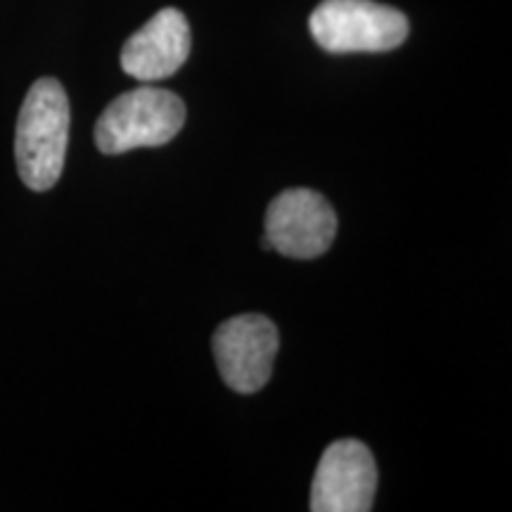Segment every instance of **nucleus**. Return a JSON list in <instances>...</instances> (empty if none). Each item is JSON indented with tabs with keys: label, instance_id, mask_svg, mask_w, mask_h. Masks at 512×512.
I'll return each mask as SVG.
<instances>
[{
	"label": "nucleus",
	"instance_id": "nucleus-4",
	"mask_svg": "<svg viewBox=\"0 0 512 512\" xmlns=\"http://www.w3.org/2000/svg\"><path fill=\"white\" fill-rule=\"evenodd\" d=\"M335 235V209L316 190H285L268 204L264 249L290 259H316L328 252Z\"/></svg>",
	"mask_w": 512,
	"mask_h": 512
},
{
	"label": "nucleus",
	"instance_id": "nucleus-2",
	"mask_svg": "<svg viewBox=\"0 0 512 512\" xmlns=\"http://www.w3.org/2000/svg\"><path fill=\"white\" fill-rule=\"evenodd\" d=\"M185 105L176 93L140 86L119 95L95 124V145L102 155H124L138 147H157L178 136Z\"/></svg>",
	"mask_w": 512,
	"mask_h": 512
},
{
	"label": "nucleus",
	"instance_id": "nucleus-7",
	"mask_svg": "<svg viewBox=\"0 0 512 512\" xmlns=\"http://www.w3.org/2000/svg\"><path fill=\"white\" fill-rule=\"evenodd\" d=\"M190 24L181 10L164 8L121 48V69L138 81L169 79L190 55Z\"/></svg>",
	"mask_w": 512,
	"mask_h": 512
},
{
	"label": "nucleus",
	"instance_id": "nucleus-5",
	"mask_svg": "<svg viewBox=\"0 0 512 512\" xmlns=\"http://www.w3.org/2000/svg\"><path fill=\"white\" fill-rule=\"evenodd\" d=\"M278 354V328L261 313H245L219 325L214 358L223 382L240 394H254L271 380Z\"/></svg>",
	"mask_w": 512,
	"mask_h": 512
},
{
	"label": "nucleus",
	"instance_id": "nucleus-6",
	"mask_svg": "<svg viewBox=\"0 0 512 512\" xmlns=\"http://www.w3.org/2000/svg\"><path fill=\"white\" fill-rule=\"evenodd\" d=\"M377 465L366 444L356 439L335 441L325 448L311 484L313 512L373 510Z\"/></svg>",
	"mask_w": 512,
	"mask_h": 512
},
{
	"label": "nucleus",
	"instance_id": "nucleus-1",
	"mask_svg": "<svg viewBox=\"0 0 512 512\" xmlns=\"http://www.w3.org/2000/svg\"><path fill=\"white\" fill-rule=\"evenodd\" d=\"M69 140V100L57 79H38L22 102L15 133L17 171L36 192L60 181Z\"/></svg>",
	"mask_w": 512,
	"mask_h": 512
},
{
	"label": "nucleus",
	"instance_id": "nucleus-3",
	"mask_svg": "<svg viewBox=\"0 0 512 512\" xmlns=\"http://www.w3.org/2000/svg\"><path fill=\"white\" fill-rule=\"evenodd\" d=\"M309 29L328 53H387L406 41L408 19L375 0H323Z\"/></svg>",
	"mask_w": 512,
	"mask_h": 512
}]
</instances>
